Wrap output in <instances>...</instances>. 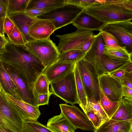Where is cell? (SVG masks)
<instances>
[{"label": "cell", "mask_w": 132, "mask_h": 132, "mask_svg": "<svg viewBox=\"0 0 132 132\" xmlns=\"http://www.w3.org/2000/svg\"><path fill=\"white\" fill-rule=\"evenodd\" d=\"M0 60L23 78L33 89L35 82L45 68L24 45L16 44L9 41L0 55Z\"/></svg>", "instance_id": "6da1fadb"}, {"label": "cell", "mask_w": 132, "mask_h": 132, "mask_svg": "<svg viewBox=\"0 0 132 132\" xmlns=\"http://www.w3.org/2000/svg\"><path fill=\"white\" fill-rule=\"evenodd\" d=\"M101 4L85 9L87 14L103 23L131 21L132 0H100Z\"/></svg>", "instance_id": "7a4b0ae2"}, {"label": "cell", "mask_w": 132, "mask_h": 132, "mask_svg": "<svg viewBox=\"0 0 132 132\" xmlns=\"http://www.w3.org/2000/svg\"><path fill=\"white\" fill-rule=\"evenodd\" d=\"M0 91V129L2 131L24 132L25 120Z\"/></svg>", "instance_id": "3957f363"}, {"label": "cell", "mask_w": 132, "mask_h": 132, "mask_svg": "<svg viewBox=\"0 0 132 132\" xmlns=\"http://www.w3.org/2000/svg\"><path fill=\"white\" fill-rule=\"evenodd\" d=\"M84 10V8L77 5L65 4L61 6L45 13L37 18L51 20L56 30L72 23Z\"/></svg>", "instance_id": "277c9868"}, {"label": "cell", "mask_w": 132, "mask_h": 132, "mask_svg": "<svg viewBox=\"0 0 132 132\" xmlns=\"http://www.w3.org/2000/svg\"><path fill=\"white\" fill-rule=\"evenodd\" d=\"M24 45L40 60L45 68L56 62L60 53L57 46L50 37L44 39H33Z\"/></svg>", "instance_id": "5b68a950"}, {"label": "cell", "mask_w": 132, "mask_h": 132, "mask_svg": "<svg viewBox=\"0 0 132 132\" xmlns=\"http://www.w3.org/2000/svg\"><path fill=\"white\" fill-rule=\"evenodd\" d=\"M50 92L66 103H79L74 69L63 77L51 82Z\"/></svg>", "instance_id": "8992f818"}, {"label": "cell", "mask_w": 132, "mask_h": 132, "mask_svg": "<svg viewBox=\"0 0 132 132\" xmlns=\"http://www.w3.org/2000/svg\"><path fill=\"white\" fill-rule=\"evenodd\" d=\"M111 35L120 46L132 53V22L130 20L104 23L99 29Z\"/></svg>", "instance_id": "52a82bcc"}, {"label": "cell", "mask_w": 132, "mask_h": 132, "mask_svg": "<svg viewBox=\"0 0 132 132\" xmlns=\"http://www.w3.org/2000/svg\"><path fill=\"white\" fill-rule=\"evenodd\" d=\"M76 63L86 90L87 99L94 98L100 101L98 76L93 67L83 59Z\"/></svg>", "instance_id": "ba28073f"}, {"label": "cell", "mask_w": 132, "mask_h": 132, "mask_svg": "<svg viewBox=\"0 0 132 132\" xmlns=\"http://www.w3.org/2000/svg\"><path fill=\"white\" fill-rule=\"evenodd\" d=\"M93 31L77 29L76 31L61 35H57L59 39L57 47L60 53L72 50H78L84 43L94 36Z\"/></svg>", "instance_id": "9c48e42d"}, {"label": "cell", "mask_w": 132, "mask_h": 132, "mask_svg": "<svg viewBox=\"0 0 132 132\" xmlns=\"http://www.w3.org/2000/svg\"><path fill=\"white\" fill-rule=\"evenodd\" d=\"M59 105L61 112L76 129L94 131L96 129L86 114L76 106L66 104Z\"/></svg>", "instance_id": "30bf717a"}, {"label": "cell", "mask_w": 132, "mask_h": 132, "mask_svg": "<svg viewBox=\"0 0 132 132\" xmlns=\"http://www.w3.org/2000/svg\"><path fill=\"white\" fill-rule=\"evenodd\" d=\"M131 62V61H124L112 59L103 54L89 63L93 66L98 77L123 68Z\"/></svg>", "instance_id": "8fae6325"}, {"label": "cell", "mask_w": 132, "mask_h": 132, "mask_svg": "<svg viewBox=\"0 0 132 132\" xmlns=\"http://www.w3.org/2000/svg\"><path fill=\"white\" fill-rule=\"evenodd\" d=\"M99 87L111 101H119L122 98V85L120 80L110 74H104L98 77Z\"/></svg>", "instance_id": "7c38bea8"}, {"label": "cell", "mask_w": 132, "mask_h": 132, "mask_svg": "<svg viewBox=\"0 0 132 132\" xmlns=\"http://www.w3.org/2000/svg\"><path fill=\"white\" fill-rule=\"evenodd\" d=\"M8 73L17 87L21 100L34 106H38V95L29 86L28 83L22 77L7 69Z\"/></svg>", "instance_id": "4fadbf2b"}, {"label": "cell", "mask_w": 132, "mask_h": 132, "mask_svg": "<svg viewBox=\"0 0 132 132\" xmlns=\"http://www.w3.org/2000/svg\"><path fill=\"white\" fill-rule=\"evenodd\" d=\"M5 95L9 102L17 109L25 120H36L41 114L39 106H34L23 100L16 98L3 90Z\"/></svg>", "instance_id": "5bb4252c"}, {"label": "cell", "mask_w": 132, "mask_h": 132, "mask_svg": "<svg viewBox=\"0 0 132 132\" xmlns=\"http://www.w3.org/2000/svg\"><path fill=\"white\" fill-rule=\"evenodd\" d=\"M7 15L21 33L25 44L34 39L29 36V30L31 25L38 19V18L30 16L24 12L9 14Z\"/></svg>", "instance_id": "9a60e30c"}, {"label": "cell", "mask_w": 132, "mask_h": 132, "mask_svg": "<svg viewBox=\"0 0 132 132\" xmlns=\"http://www.w3.org/2000/svg\"><path fill=\"white\" fill-rule=\"evenodd\" d=\"M76 63L56 61L45 68L43 73L50 84L63 77L74 70Z\"/></svg>", "instance_id": "2e32d148"}, {"label": "cell", "mask_w": 132, "mask_h": 132, "mask_svg": "<svg viewBox=\"0 0 132 132\" xmlns=\"http://www.w3.org/2000/svg\"><path fill=\"white\" fill-rule=\"evenodd\" d=\"M55 30L51 20L38 19L30 28L29 34L34 39H44L49 38Z\"/></svg>", "instance_id": "e0dca14e"}, {"label": "cell", "mask_w": 132, "mask_h": 132, "mask_svg": "<svg viewBox=\"0 0 132 132\" xmlns=\"http://www.w3.org/2000/svg\"><path fill=\"white\" fill-rule=\"evenodd\" d=\"M72 23L78 29L93 31H99L104 23L86 13L84 10L77 17Z\"/></svg>", "instance_id": "ac0fdd59"}, {"label": "cell", "mask_w": 132, "mask_h": 132, "mask_svg": "<svg viewBox=\"0 0 132 132\" xmlns=\"http://www.w3.org/2000/svg\"><path fill=\"white\" fill-rule=\"evenodd\" d=\"M132 121H120L109 119L94 132H132Z\"/></svg>", "instance_id": "d6986e66"}, {"label": "cell", "mask_w": 132, "mask_h": 132, "mask_svg": "<svg viewBox=\"0 0 132 132\" xmlns=\"http://www.w3.org/2000/svg\"><path fill=\"white\" fill-rule=\"evenodd\" d=\"M46 126L53 132H75L76 129L61 112L50 119Z\"/></svg>", "instance_id": "ffe728a7"}, {"label": "cell", "mask_w": 132, "mask_h": 132, "mask_svg": "<svg viewBox=\"0 0 132 132\" xmlns=\"http://www.w3.org/2000/svg\"><path fill=\"white\" fill-rule=\"evenodd\" d=\"M0 81L5 92L16 98L21 100L16 85L9 75L4 64L0 60Z\"/></svg>", "instance_id": "44dd1931"}, {"label": "cell", "mask_w": 132, "mask_h": 132, "mask_svg": "<svg viewBox=\"0 0 132 132\" xmlns=\"http://www.w3.org/2000/svg\"><path fill=\"white\" fill-rule=\"evenodd\" d=\"M94 37V40L90 48L83 58L88 62L103 54L104 44L101 32L100 31Z\"/></svg>", "instance_id": "7402d4cb"}, {"label": "cell", "mask_w": 132, "mask_h": 132, "mask_svg": "<svg viewBox=\"0 0 132 132\" xmlns=\"http://www.w3.org/2000/svg\"><path fill=\"white\" fill-rule=\"evenodd\" d=\"M110 119L120 121H132V102L122 98L118 109Z\"/></svg>", "instance_id": "603a6c76"}, {"label": "cell", "mask_w": 132, "mask_h": 132, "mask_svg": "<svg viewBox=\"0 0 132 132\" xmlns=\"http://www.w3.org/2000/svg\"><path fill=\"white\" fill-rule=\"evenodd\" d=\"M65 1V0H30L26 10L36 8L47 12L63 5Z\"/></svg>", "instance_id": "cb8c5ba5"}, {"label": "cell", "mask_w": 132, "mask_h": 132, "mask_svg": "<svg viewBox=\"0 0 132 132\" xmlns=\"http://www.w3.org/2000/svg\"><path fill=\"white\" fill-rule=\"evenodd\" d=\"M74 73L79 100L78 104L84 112L87 104V97L76 63L74 68Z\"/></svg>", "instance_id": "d4e9b609"}, {"label": "cell", "mask_w": 132, "mask_h": 132, "mask_svg": "<svg viewBox=\"0 0 132 132\" xmlns=\"http://www.w3.org/2000/svg\"><path fill=\"white\" fill-rule=\"evenodd\" d=\"M99 89L101 105L109 119H110L118 109L120 101H112L106 96L102 88L99 87Z\"/></svg>", "instance_id": "484cf974"}, {"label": "cell", "mask_w": 132, "mask_h": 132, "mask_svg": "<svg viewBox=\"0 0 132 132\" xmlns=\"http://www.w3.org/2000/svg\"><path fill=\"white\" fill-rule=\"evenodd\" d=\"M87 104L84 112L85 114L88 111L94 112L99 118L101 125L109 119L103 109L100 101H97L94 98L87 99Z\"/></svg>", "instance_id": "4316f807"}, {"label": "cell", "mask_w": 132, "mask_h": 132, "mask_svg": "<svg viewBox=\"0 0 132 132\" xmlns=\"http://www.w3.org/2000/svg\"><path fill=\"white\" fill-rule=\"evenodd\" d=\"M132 53L126 49L121 50L104 46L103 54L112 59L124 61H131Z\"/></svg>", "instance_id": "83f0119b"}, {"label": "cell", "mask_w": 132, "mask_h": 132, "mask_svg": "<svg viewBox=\"0 0 132 132\" xmlns=\"http://www.w3.org/2000/svg\"><path fill=\"white\" fill-rule=\"evenodd\" d=\"M86 54L79 50H70L60 53L57 61L76 63L83 59Z\"/></svg>", "instance_id": "f1b7e54d"}, {"label": "cell", "mask_w": 132, "mask_h": 132, "mask_svg": "<svg viewBox=\"0 0 132 132\" xmlns=\"http://www.w3.org/2000/svg\"><path fill=\"white\" fill-rule=\"evenodd\" d=\"M30 0H9L7 14L24 12Z\"/></svg>", "instance_id": "f546056e"}, {"label": "cell", "mask_w": 132, "mask_h": 132, "mask_svg": "<svg viewBox=\"0 0 132 132\" xmlns=\"http://www.w3.org/2000/svg\"><path fill=\"white\" fill-rule=\"evenodd\" d=\"M50 83L45 76L43 73L38 77L35 82L34 90L38 96L41 94H49Z\"/></svg>", "instance_id": "4dcf8cb0"}, {"label": "cell", "mask_w": 132, "mask_h": 132, "mask_svg": "<svg viewBox=\"0 0 132 132\" xmlns=\"http://www.w3.org/2000/svg\"><path fill=\"white\" fill-rule=\"evenodd\" d=\"M24 132H53L36 120L25 121Z\"/></svg>", "instance_id": "1f68e13d"}, {"label": "cell", "mask_w": 132, "mask_h": 132, "mask_svg": "<svg viewBox=\"0 0 132 132\" xmlns=\"http://www.w3.org/2000/svg\"><path fill=\"white\" fill-rule=\"evenodd\" d=\"M101 31L104 41V46L117 49L126 50L125 48L120 46L116 39L111 35L104 31Z\"/></svg>", "instance_id": "d6a6232c"}, {"label": "cell", "mask_w": 132, "mask_h": 132, "mask_svg": "<svg viewBox=\"0 0 132 132\" xmlns=\"http://www.w3.org/2000/svg\"><path fill=\"white\" fill-rule=\"evenodd\" d=\"M65 4L77 5L85 9L101 4L99 0H65Z\"/></svg>", "instance_id": "836d02e7"}, {"label": "cell", "mask_w": 132, "mask_h": 132, "mask_svg": "<svg viewBox=\"0 0 132 132\" xmlns=\"http://www.w3.org/2000/svg\"><path fill=\"white\" fill-rule=\"evenodd\" d=\"M7 37L9 41L12 43L18 45L25 44L21 33L15 26L11 34Z\"/></svg>", "instance_id": "e575fe53"}, {"label": "cell", "mask_w": 132, "mask_h": 132, "mask_svg": "<svg viewBox=\"0 0 132 132\" xmlns=\"http://www.w3.org/2000/svg\"><path fill=\"white\" fill-rule=\"evenodd\" d=\"M15 26L13 22L7 15L5 18L3 28L5 33L6 34L7 36L11 34Z\"/></svg>", "instance_id": "d590c367"}, {"label": "cell", "mask_w": 132, "mask_h": 132, "mask_svg": "<svg viewBox=\"0 0 132 132\" xmlns=\"http://www.w3.org/2000/svg\"><path fill=\"white\" fill-rule=\"evenodd\" d=\"M93 124L96 129L101 125L100 121L97 115L92 111H88L85 113Z\"/></svg>", "instance_id": "8d00e7d4"}, {"label": "cell", "mask_w": 132, "mask_h": 132, "mask_svg": "<svg viewBox=\"0 0 132 132\" xmlns=\"http://www.w3.org/2000/svg\"><path fill=\"white\" fill-rule=\"evenodd\" d=\"M120 81L122 85L132 89V72L126 73Z\"/></svg>", "instance_id": "74e56055"}, {"label": "cell", "mask_w": 132, "mask_h": 132, "mask_svg": "<svg viewBox=\"0 0 132 132\" xmlns=\"http://www.w3.org/2000/svg\"><path fill=\"white\" fill-rule=\"evenodd\" d=\"M46 12L44 10L36 8H32L26 10L24 13L28 15L34 17H37Z\"/></svg>", "instance_id": "f35d334b"}, {"label": "cell", "mask_w": 132, "mask_h": 132, "mask_svg": "<svg viewBox=\"0 0 132 132\" xmlns=\"http://www.w3.org/2000/svg\"><path fill=\"white\" fill-rule=\"evenodd\" d=\"M9 0H0V18H5L7 11Z\"/></svg>", "instance_id": "ab89813d"}, {"label": "cell", "mask_w": 132, "mask_h": 132, "mask_svg": "<svg viewBox=\"0 0 132 132\" xmlns=\"http://www.w3.org/2000/svg\"><path fill=\"white\" fill-rule=\"evenodd\" d=\"M50 92L48 94L39 95L38 99V106L48 105L50 97L52 94Z\"/></svg>", "instance_id": "60d3db41"}, {"label": "cell", "mask_w": 132, "mask_h": 132, "mask_svg": "<svg viewBox=\"0 0 132 132\" xmlns=\"http://www.w3.org/2000/svg\"><path fill=\"white\" fill-rule=\"evenodd\" d=\"M122 97L132 102V89L126 86H122Z\"/></svg>", "instance_id": "b9f144b4"}, {"label": "cell", "mask_w": 132, "mask_h": 132, "mask_svg": "<svg viewBox=\"0 0 132 132\" xmlns=\"http://www.w3.org/2000/svg\"><path fill=\"white\" fill-rule=\"evenodd\" d=\"M95 35L93 37L85 42L79 50L86 54L89 50L92 44L94 39Z\"/></svg>", "instance_id": "7bdbcfd3"}, {"label": "cell", "mask_w": 132, "mask_h": 132, "mask_svg": "<svg viewBox=\"0 0 132 132\" xmlns=\"http://www.w3.org/2000/svg\"><path fill=\"white\" fill-rule=\"evenodd\" d=\"M123 68L117 69L110 74L113 77L120 81L126 73Z\"/></svg>", "instance_id": "ee69618b"}, {"label": "cell", "mask_w": 132, "mask_h": 132, "mask_svg": "<svg viewBox=\"0 0 132 132\" xmlns=\"http://www.w3.org/2000/svg\"><path fill=\"white\" fill-rule=\"evenodd\" d=\"M5 18H0V35L4 37H5V33L3 28V24Z\"/></svg>", "instance_id": "f6af8a7d"}, {"label": "cell", "mask_w": 132, "mask_h": 132, "mask_svg": "<svg viewBox=\"0 0 132 132\" xmlns=\"http://www.w3.org/2000/svg\"><path fill=\"white\" fill-rule=\"evenodd\" d=\"M9 40L5 38L0 35V45L4 47L5 45L8 42Z\"/></svg>", "instance_id": "bcb514c9"}, {"label": "cell", "mask_w": 132, "mask_h": 132, "mask_svg": "<svg viewBox=\"0 0 132 132\" xmlns=\"http://www.w3.org/2000/svg\"><path fill=\"white\" fill-rule=\"evenodd\" d=\"M123 69L126 73L132 72V62H130L125 66Z\"/></svg>", "instance_id": "7dc6e473"}, {"label": "cell", "mask_w": 132, "mask_h": 132, "mask_svg": "<svg viewBox=\"0 0 132 132\" xmlns=\"http://www.w3.org/2000/svg\"><path fill=\"white\" fill-rule=\"evenodd\" d=\"M0 89L1 90H2L3 89V88L2 86L0 81Z\"/></svg>", "instance_id": "c3c4849f"}, {"label": "cell", "mask_w": 132, "mask_h": 132, "mask_svg": "<svg viewBox=\"0 0 132 132\" xmlns=\"http://www.w3.org/2000/svg\"><path fill=\"white\" fill-rule=\"evenodd\" d=\"M4 48H0V55L2 52Z\"/></svg>", "instance_id": "681fc988"}, {"label": "cell", "mask_w": 132, "mask_h": 132, "mask_svg": "<svg viewBox=\"0 0 132 132\" xmlns=\"http://www.w3.org/2000/svg\"><path fill=\"white\" fill-rule=\"evenodd\" d=\"M4 47L0 45V48H4Z\"/></svg>", "instance_id": "f907efd6"}, {"label": "cell", "mask_w": 132, "mask_h": 132, "mask_svg": "<svg viewBox=\"0 0 132 132\" xmlns=\"http://www.w3.org/2000/svg\"><path fill=\"white\" fill-rule=\"evenodd\" d=\"M0 91H2V90L0 89Z\"/></svg>", "instance_id": "816d5d0a"}, {"label": "cell", "mask_w": 132, "mask_h": 132, "mask_svg": "<svg viewBox=\"0 0 132 132\" xmlns=\"http://www.w3.org/2000/svg\"><path fill=\"white\" fill-rule=\"evenodd\" d=\"M7 132H9V131H7Z\"/></svg>", "instance_id": "f5cc1de1"}]
</instances>
